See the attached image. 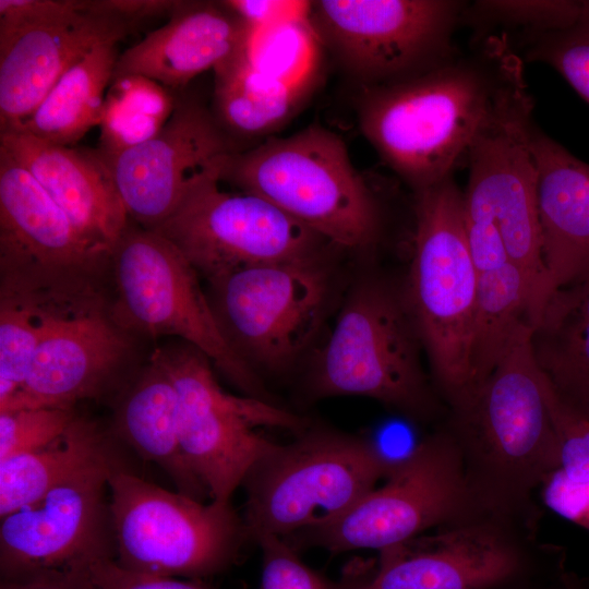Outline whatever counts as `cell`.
Returning a JSON list of instances; mask_svg holds the SVG:
<instances>
[{"label": "cell", "instance_id": "6da1fadb", "mask_svg": "<svg viewBox=\"0 0 589 589\" xmlns=\"http://www.w3.org/2000/svg\"><path fill=\"white\" fill-rule=\"evenodd\" d=\"M524 77L507 34L491 35L473 56L365 86L360 129L417 193L453 177L504 95Z\"/></svg>", "mask_w": 589, "mask_h": 589}, {"label": "cell", "instance_id": "7a4b0ae2", "mask_svg": "<svg viewBox=\"0 0 589 589\" xmlns=\"http://www.w3.org/2000/svg\"><path fill=\"white\" fill-rule=\"evenodd\" d=\"M525 326L490 376L450 408L448 429L472 492L489 515L509 520L558 466L544 376Z\"/></svg>", "mask_w": 589, "mask_h": 589}, {"label": "cell", "instance_id": "3957f363", "mask_svg": "<svg viewBox=\"0 0 589 589\" xmlns=\"http://www.w3.org/2000/svg\"><path fill=\"white\" fill-rule=\"evenodd\" d=\"M220 181L271 202L332 244L362 250L380 235L373 193L342 139L321 125L232 153Z\"/></svg>", "mask_w": 589, "mask_h": 589}, {"label": "cell", "instance_id": "277c9868", "mask_svg": "<svg viewBox=\"0 0 589 589\" xmlns=\"http://www.w3.org/2000/svg\"><path fill=\"white\" fill-rule=\"evenodd\" d=\"M423 345L404 287L378 276L352 286L309 376L316 398L361 396L413 419L434 409Z\"/></svg>", "mask_w": 589, "mask_h": 589}, {"label": "cell", "instance_id": "5b68a950", "mask_svg": "<svg viewBox=\"0 0 589 589\" xmlns=\"http://www.w3.org/2000/svg\"><path fill=\"white\" fill-rule=\"evenodd\" d=\"M402 287L435 385L453 408L470 393L468 347L478 287L464 192L453 177L416 193L413 252Z\"/></svg>", "mask_w": 589, "mask_h": 589}, {"label": "cell", "instance_id": "8992f818", "mask_svg": "<svg viewBox=\"0 0 589 589\" xmlns=\"http://www.w3.org/2000/svg\"><path fill=\"white\" fill-rule=\"evenodd\" d=\"M395 461L370 440L316 428L275 444L243 485L247 538H287L334 521L378 485Z\"/></svg>", "mask_w": 589, "mask_h": 589}, {"label": "cell", "instance_id": "52a82bcc", "mask_svg": "<svg viewBox=\"0 0 589 589\" xmlns=\"http://www.w3.org/2000/svg\"><path fill=\"white\" fill-rule=\"evenodd\" d=\"M112 251L84 236L35 178L0 147V294L52 313L104 302Z\"/></svg>", "mask_w": 589, "mask_h": 589}, {"label": "cell", "instance_id": "ba28073f", "mask_svg": "<svg viewBox=\"0 0 589 589\" xmlns=\"http://www.w3.org/2000/svg\"><path fill=\"white\" fill-rule=\"evenodd\" d=\"M110 267L116 296L109 313L123 330L179 337L244 396L271 401L257 372L224 335L197 272L171 242L129 220Z\"/></svg>", "mask_w": 589, "mask_h": 589}, {"label": "cell", "instance_id": "9c48e42d", "mask_svg": "<svg viewBox=\"0 0 589 589\" xmlns=\"http://www.w3.org/2000/svg\"><path fill=\"white\" fill-rule=\"evenodd\" d=\"M108 488L115 562L125 569L203 580L229 567L248 539L231 502L204 503L131 468L112 472Z\"/></svg>", "mask_w": 589, "mask_h": 589}, {"label": "cell", "instance_id": "30bf717a", "mask_svg": "<svg viewBox=\"0 0 589 589\" xmlns=\"http://www.w3.org/2000/svg\"><path fill=\"white\" fill-rule=\"evenodd\" d=\"M486 514L467 478L450 432H436L395 461L381 485L346 514L285 539L333 553L395 546L432 529Z\"/></svg>", "mask_w": 589, "mask_h": 589}, {"label": "cell", "instance_id": "8fae6325", "mask_svg": "<svg viewBox=\"0 0 589 589\" xmlns=\"http://www.w3.org/2000/svg\"><path fill=\"white\" fill-rule=\"evenodd\" d=\"M153 354L175 384L180 443L211 500L231 502L252 467L276 444L256 428L306 429L303 419L272 401L225 392L208 358L188 344Z\"/></svg>", "mask_w": 589, "mask_h": 589}, {"label": "cell", "instance_id": "7c38bea8", "mask_svg": "<svg viewBox=\"0 0 589 589\" xmlns=\"http://www.w3.org/2000/svg\"><path fill=\"white\" fill-rule=\"evenodd\" d=\"M208 283L231 347L255 371L275 373L290 368L314 339L332 288L323 257L243 267Z\"/></svg>", "mask_w": 589, "mask_h": 589}, {"label": "cell", "instance_id": "4fadbf2b", "mask_svg": "<svg viewBox=\"0 0 589 589\" xmlns=\"http://www.w3.org/2000/svg\"><path fill=\"white\" fill-rule=\"evenodd\" d=\"M533 101L525 77L504 95L477 134L467 156L465 214L497 227L512 263L534 290L533 317L545 297L538 211V169L531 147Z\"/></svg>", "mask_w": 589, "mask_h": 589}, {"label": "cell", "instance_id": "5bb4252c", "mask_svg": "<svg viewBox=\"0 0 589 589\" xmlns=\"http://www.w3.org/2000/svg\"><path fill=\"white\" fill-rule=\"evenodd\" d=\"M467 4L452 0L312 1L309 21L366 86L397 81L456 56L453 33Z\"/></svg>", "mask_w": 589, "mask_h": 589}, {"label": "cell", "instance_id": "9a60e30c", "mask_svg": "<svg viewBox=\"0 0 589 589\" xmlns=\"http://www.w3.org/2000/svg\"><path fill=\"white\" fill-rule=\"evenodd\" d=\"M219 183L215 177L195 185L152 230L207 280L249 266L323 257L332 244L271 202Z\"/></svg>", "mask_w": 589, "mask_h": 589}, {"label": "cell", "instance_id": "2e32d148", "mask_svg": "<svg viewBox=\"0 0 589 589\" xmlns=\"http://www.w3.org/2000/svg\"><path fill=\"white\" fill-rule=\"evenodd\" d=\"M128 465H103L55 486L0 524V577L89 569L115 560L108 480Z\"/></svg>", "mask_w": 589, "mask_h": 589}, {"label": "cell", "instance_id": "e0dca14e", "mask_svg": "<svg viewBox=\"0 0 589 589\" xmlns=\"http://www.w3.org/2000/svg\"><path fill=\"white\" fill-rule=\"evenodd\" d=\"M235 152L213 113L177 93L175 109L158 134L117 155H100L130 220L154 230L195 185L220 178Z\"/></svg>", "mask_w": 589, "mask_h": 589}, {"label": "cell", "instance_id": "ac0fdd59", "mask_svg": "<svg viewBox=\"0 0 589 589\" xmlns=\"http://www.w3.org/2000/svg\"><path fill=\"white\" fill-rule=\"evenodd\" d=\"M508 521L480 515L380 551L374 568L333 589H496L522 575Z\"/></svg>", "mask_w": 589, "mask_h": 589}, {"label": "cell", "instance_id": "d6986e66", "mask_svg": "<svg viewBox=\"0 0 589 589\" xmlns=\"http://www.w3.org/2000/svg\"><path fill=\"white\" fill-rule=\"evenodd\" d=\"M128 337L104 302L74 313H46L25 383L0 412L74 408L103 396L127 359Z\"/></svg>", "mask_w": 589, "mask_h": 589}, {"label": "cell", "instance_id": "ffe728a7", "mask_svg": "<svg viewBox=\"0 0 589 589\" xmlns=\"http://www.w3.org/2000/svg\"><path fill=\"white\" fill-rule=\"evenodd\" d=\"M134 31L97 0H80L75 13L17 36L0 51V133L17 130L91 50Z\"/></svg>", "mask_w": 589, "mask_h": 589}, {"label": "cell", "instance_id": "44dd1931", "mask_svg": "<svg viewBox=\"0 0 589 589\" xmlns=\"http://www.w3.org/2000/svg\"><path fill=\"white\" fill-rule=\"evenodd\" d=\"M251 32L221 1H179L165 25L119 55L112 80L142 75L178 93L241 56Z\"/></svg>", "mask_w": 589, "mask_h": 589}, {"label": "cell", "instance_id": "7402d4cb", "mask_svg": "<svg viewBox=\"0 0 589 589\" xmlns=\"http://www.w3.org/2000/svg\"><path fill=\"white\" fill-rule=\"evenodd\" d=\"M0 147L35 178L84 236L112 251L130 218L97 149L58 145L19 131L0 133Z\"/></svg>", "mask_w": 589, "mask_h": 589}, {"label": "cell", "instance_id": "603a6c76", "mask_svg": "<svg viewBox=\"0 0 589 589\" xmlns=\"http://www.w3.org/2000/svg\"><path fill=\"white\" fill-rule=\"evenodd\" d=\"M537 211L545 297L582 278L589 268V164L536 124ZM543 302V303H544Z\"/></svg>", "mask_w": 589, "mask_h": 589}, {"label": "cell", "instance_id": "cb8c5ba5", "mask_svg": "<svg viewBox=\"0 0 589 589\" xmlns=\"http://www.w3.org/2000/svg\"><path fill=\"white\" fill-rule=\"evenodd\" d=\"M109 431L143 460L157 465L179 493L202 502L209 496L180 443L175 384L154 354L119 396Z\"/></svg>", "mask_w": 589, "mask_h": 589}, {"label": "cell", "instance_id": "d4e9b609", "mask_svg": "<svg viewBox=\"0 0 589 589\" xmlns=\"http://www.w3.org/2000/svg\"><path fill=\"white\" fill-rule=\"evenodd\" d=\"M109 428L76 414L67 431L37 450L0 461V518L43 498L55 486L103 465H127Z\"/></svg>", "mask_w": 589, "mask_h": 589}, {"label": "cell", "instance_id": "484cf974", "mask_svg": "<svg viewBox=\"0 0 589 589\" xmlns=\"http://www.w3.org/2000/svg\"><path fill=\"white\" fill-rule=\"evenodd\" d=\"M536 362L556 392L589 402V277L554 290L532 326Z\"/></svg>", "mask_w": 589, "mask_h": 589}, {"label": "cell", "instance_id": "4316f807", "mask_svg": "<svg viewBox=\"0 0 589 589\" xmlns=\"http://www.w3.org/2000/svg\"><path fill=\"white\" fill-rule=\"evenodd\" d=\"M533 303V286L516 264L478 274L468 347L469 395L490 376L518 333L532 326Z\"/></svg>", "mask_w": 589, "mask_h": 589}, {"label": "cell", "instance_id": "83f0119b", "mask_svg": "<svg viewBox=\"0 0 589 589\" xmlns=\"http://www.w3.org/2000/svg\"><path fill=\"white\" fill-rule=\"evenodd\" d=\"M118 57L116 43L95 47L61 76L35 112L15 131L73 146L100 124L106 89L112 81Z\"/></svg>", "mask_w": 589, "mask_h": 589}, {"label": "cell", "instance_id": "f1b7e54d", "mask_svg": "<svg viewBox=\"0 0 589 589\" xmlns=\"http://www.w3.org/2000/svg\"><path fill=\"white\" fill-rule=\"evenodd\" d=\"M215 120L230 135L268 133L291 118L309 85H297L253 68L245 51L214 71Z\"/></svg>", "mask_w": 589, "mask_h": 589}, {"label": "cell", "instance_id": "f546056e", "mask_svg": "<svg viewBox=\"0 0 589 589\" xmlns=\"http://www.w3.org/2000/svg\"><path fill=\"white\" fill-rule=\"evenodd\" d=\"M177 93L142 75L111 81L104 103L97 151L117 155L160 132L170 118Z\"/></svg>", "mask_w": 589, "mask_h": 589}, {"label": "cell", "instance_id": "4dcf8cb0", "mask_svg": "<svg viewBox=\"0 0 589 589\" xmlns=\"http://www.w3.org/2000/svg\"><path fill=\"white\" fill-rule=\"evenodd\" d=\"M317 37L306 20L252 29L245 57L260 72L281 81L309 85Z\"/></svg>", "mask_w": 589, "mask_h": 589}, {"label": "cell", "instance_id": "1f68e13d", "mask_svg": "<svg viewBox=\"0 0 589 589\" xmlns=\"http://www.w3.org/2000/svg\"><path fill=\"white\" fill-rule=\"evenodd\" d=\"M46 313L34 302L0 294V406L25 383Z\"/></svg>", "mask_w": 589, "mask_h": 589}, {"label": "cell", "instance_id": "d6a6232c", "mask_svg": "<svg viewBox=\"0 0 589 589\" xmlns=\"http://www.w3.org/2000/svg\"><path fill=\"white\" fill-rule=\"evenodd\" d=\"M525 59L541 62L558 72L589 104V0L572 26L553 32L527 34Z\"/></svg>", "mask_w": 589, "mask_h": 589}, {"label": "cell", "instance_id": "836d02e7", "mask_svg": "<svg viewBox=\"0 0 589 589\" xmlns=\"http://www.w3.org/2000/svg\"><path fill=\"white\" fill-rule=\"evenodd\" d=\"M543 376L558 443L555 470L569 480L589 484V402L563 396Z\"/></svg>", "mask_w": 589, "mask_h": 589}, {"label": "cell", "instance_id": "e575fe53", "mask_svg": "<svg viewBox=\"0 0 589 589\" xmlns=\"http://www.w3.org/2000/svg\"><path fill=\"white\" fill-rule=\"evenodd\" d=\"M585 0H485L471 7L474 19L522 27L527 34L567 28L580 17Z\"/></svg>", "mask_w": 589, "mask_h": 589}, {"label": "cell", "instance_id": "d590c367", "mask_svg": "<svg viewBox=\"0 0 589 589\" xmlns=\"http://www.w3.org/2000/svg\"><path fill=\"white\" fill-rule=\"evenodd\" d=\"M76 414L74 408H26L0 412V461L55 442Z\"/></svg>", "mask_w": 589, "mask_h": 589}, {"label": "cell", "instance_id": "8d00e7d4", "mask_svg": "<svg viewBox=\"0 0 589 589\" xmlns=\"http://www.w3.org/2000/svg\"><path fill=\"white\" fill-rule=\"evenodd\" d=\"M255 542L262 551L259 589H333V582L303 563L284 538L264 536Z\"/></svg>", "mask_w": 589, "mask_h": 589}, {"label": "cell", "instance_id": "74e56055", "mask_svg": "<svg viewBox=\"0 0 589 589\" xmlns=\"http://www.w3.org/2000/svg\"><path fill=\"white\" fill-rule=\"evenodd\" d=\"M80 8V0H0V51L21 34L67 17Z\"/></svg>", "mask_w": 589, "mask_h": 589}, {"label": "cell", "instance_id": "f35d334b", "mask_svg": "<svg viewBox=\"0 0 589 589\" xmlns=\"http://www.w3.org/2000/svg\"><path fill=\"white\" fill-rule=\"evenodd\" d=\"M99 589H213L201 579L177 578L132 572L115 560H103L89 567Z\"/></svg>", "mask_w": 589, "mask_h": 589}, {"label": "cell", "instance_id": "ab89813d", "mask_svg": "<svg viewBox=\"0 0 589 589\" xmlns=\"http://www.w3.org/2000/svg\"><path fill=\"white\" fill-rule=\"evenodd\" d=\"M539 490L549 509L589 531V484L569 480L554 470Z\"/></svg>", "mask_w": 589, "mask_h": 589}, {"label": "cell", "instance_id": "60d3db41", "mask_svg": "<svg viewBox=\"0 0 589 589\" xmlns=\"http://www.w3.org/2000/svg\"><path fill=\"white\" fill-rule=\"evenodd\" d=\"M251 29L292 20H306L310 1L292 0H228L221 1Z\"/></svg>", "mask_w": 589, "mask_h": 589}, {"label": "cell", "instance_id": "b9f144b4", "mask_svg": "<svg viewBox=\"0 0 589 589\" xmlns=\"http://www.w3.org/2000/svg\"><path fill=\"white\" fill-rule=\"evenodd\" d=\"M465 225L469 251L478 274L510 262L503 238L492 220L465 214Z\"/></svg>", "mask_w": 589, "mask_h": 589}, {"label": "cell", "instance_id": "7bdbcfd3", "mask_svg": "<svg viewBox=\"0 0 589 589\" xmlns=\"http://www.w3.org/2000/svg\"><path fill=\"white\" fill-rule=\"evenodd\" d=\"M0 589H99L89 569L39 570L1 578Z\"/></svg>", "mask_w": 589, "mask_h": 589}, {"label": "cell", "instance_id": "ee69618b", "mask_svg": "<svg viewBox=\"0 0 589 589\" xmlns=\"http://www.w3.org/2000/svg\"><path fill=\"white\" fill-rule=\"evenodd\" d=\"M560 589H581L580 585L576 581L575 578L569 576H564L562 581V587Z\"/></svg>", "mask_w": 589, "mask_h": 589}, {"label": "cell", "instance_id": "f6af8a7d", "mask_svg": "<svg viewBox=\"0 0 589 589\" xmlns=\"http://www.w3.org/2000/svg\"><path fill=\"white\" fill-rule=\"evenodd\" d=\"M586 277H589V268H588L587 274H586L582 278H586ZM580 279H581V278H580Z\"/></svg>", "mask_w": 589, "mask_h": 589}]
</instances>
